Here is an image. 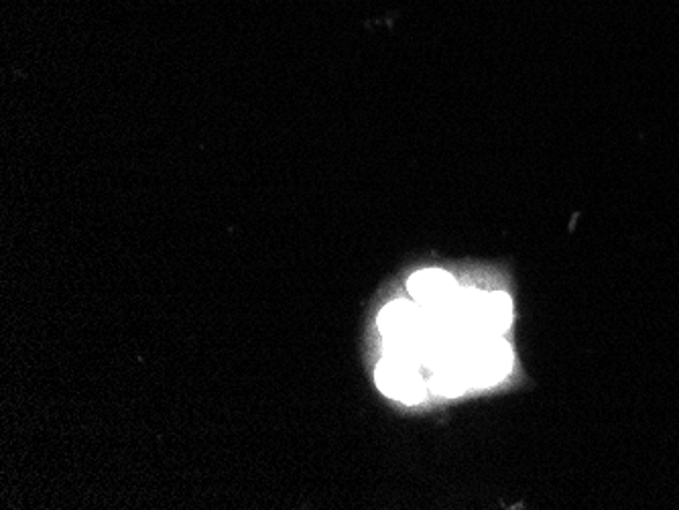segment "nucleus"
Listing matches in <instances>:
<instances>
[{
  "label": "nucleus",
  "instance_id": "obj_1",
  "mask_svg": "<svg viewBox=\"0 0 679 510\" xmlns=\"http://www.w3.org/2000/svg\"><path fill=\"white\" fill-rule=\"evenodd\" d=\"M377 382L380 389L395 399H401L405 403H417L425 397L422 375L413 361L397 356L391 361H385L377 371Z\"/></svg>",
  "mask_w": 679,
  "mask_h": 510
},
{
  "label": "nucleus",
  "instance_id": "obj_2",
  "mask_svg": "<svg viewBox=\"0 0 679 510\" xmlns=\"http://www.w3.org/2000/svg\"><path fill=\"white\" fill-rule=\"evenodd\" d=\"M409 291L415 295V300L434 309H448L458 300V286L453 277L444 270L429 269L413 275L409 281Z\"/></svg>",
  "mask_w": 679,
  "mask_h": 510
}]
</instances>
